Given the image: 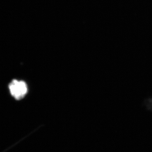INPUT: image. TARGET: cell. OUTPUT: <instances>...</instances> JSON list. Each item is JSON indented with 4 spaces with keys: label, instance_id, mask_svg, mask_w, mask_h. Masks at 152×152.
<instances>
[{
    "label": "cell",
    "instance_id": "6da1fadb",
    "mask_svg": "<svg viewBox=\"0 0 152 152\" xmlns=\"http://www.w3.org/2000/svg\"><path fill=\"white\" fill-rule=\"evenodd\" d=\"M9 88L11 95L17 100L23 99L28 91L26 83L23 81L13 80L9 84Z\"/></svg>",
    "mask_w": 152,
    "mask_h": 152
}]
</instances>
